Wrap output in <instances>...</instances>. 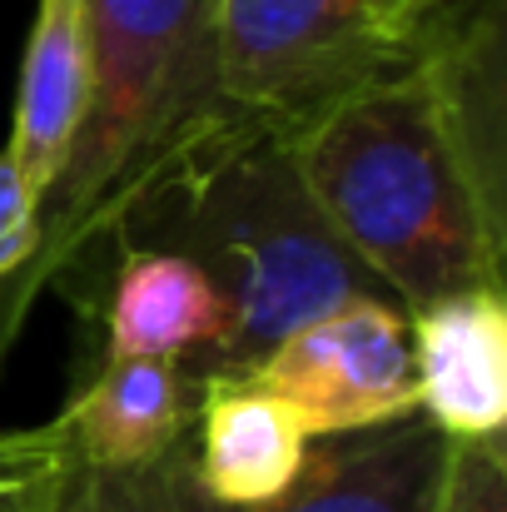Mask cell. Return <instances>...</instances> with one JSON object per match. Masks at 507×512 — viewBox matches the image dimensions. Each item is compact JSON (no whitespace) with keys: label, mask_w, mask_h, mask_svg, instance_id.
<instances>
[{"label":"cell","mask_w":507,"mask_h":512,"mask_svg":"<svg viewBox=\"0 0 507 512\" xmlns=\"http://www.w3.org/2000/svg\"><path fill=\"white\" fill-rule=\"evenodd\" d=\"M90 95L35 199V244L0 284V363L35 299L105 269V244L155 209L249 115L214 60V0H85Z\"/></svg>","instance_id":"1"},{"label":"cell","mask_w":507,"mask_h":512,"mask_svg":"<svg viewBox=\"0 0 507 512\" xmlns=\"http://www.w3.org/2000/svg\"><path fill=\"white\" fill-rule=\"evenodd\" d=\"M55 512H234L214 503L194 473V438L140 468H85L75 463Z\"/></svg>","instance_id":"13"},{"label":"cell","mask_w":507,"mask_h":512,"mask_svg":"<svg viewBox=\"0 0 507 512\" xmlns=\"http://www.w3.org/2000/svg\"><path fill=\"white\" fill-rule=\"evenodd\" d=\"M229 334V309L204 269L160 244H125L105 289V363L179 358L194 383Z\"/></svg>","instance_id":"10"},{"label":"cell","mask_w":507,"mask_h":512,"mask_svg":"<svg viewBox=\"0 0 507 512\" xmlns=\"http://www.w3.org/2000/svg\"><path fill=\"white\" fill-rule=\"evenodd\" d=\"M85 95H90L85 0H40L20 60L15 125L5 145V160L15 165L35 199L50 184L60 155L70 150V135L85 115Z\"/></svg>","instance_id":"12"},{"label":"cell","mask_w":507,"mask_h":512,"mask_svg":"<svg viewBox=\"0 0 507 512\" xmlns=\"http://www.w3.org/2000/svg\"><path fill=\"white\" fill-rule=\"evenodd\" d=\"M199 383L179 358H110L60 408V433L85 468H140L189 438Z\"/></svg>","instance_id":"9"},{"label":"cell","mask_w":507,"mask_h":512,"mask_svg":"<svg viewBox=\"0 0 507 512\" xmlns=\"http://www.w3.org/2000/svg\"><path fill=\"white\" fill-rule=\"evenodd\" d=\"M194 423V473L214 503L234 512L264 508L289 493L309 458V433L299 428V418L254 378L199 383Z\"/></svg>","instance_id":"11"},{"label":"cell","mask_w":507,"mask_h":512,"mask_svg":"<svg viewBox=\"0 0 507 512\" xmlns=\"http://www.w3.org/2000/svg\"><path fill=\"white\" fill-rule=\"evenodd\" d=\"M140 234L194 259L229 309L224 348L199 383L254 373L279 339L348 299H388L304 189L289 130L264 115L229 130L120 244Z\"/></svg>","instance_id":"3"},{"label":"cell","mask_w":507,"mask_h":512,"mask_svg":"<svg viewBox=\"0 0 507 512\" xmlns=\"http://www.w3.org/2000/svg\"><path fill=\"white\" fill-rule=\"evenodd\" d=\"M443 0H214L229 105L294 125L423 60Z\"/></svg>","instance_id":"4"},{"label":"cell","mask_w":507,"mask_h":512,"mask_svg":"<svg viewBox=\"0 0 507 512\" xmlns=\"http://www.w3.org/2000/svg\"><path fill=\"white\" fill-rule=\"evenodd\" d=\"M75 453L60 423L0 428V512H55Z\"/></svg>","instance_id":"14"},{"label":"cell","mask_w":507,"mask_h":512,"mask_svg":"<svg viewBox=\"0 0 507 512\" xmlns=\"http://www.w3.org/2000/svg\"><path fill=\"white\" fill-rule=\"evenodd\" d=\"M413 70H423L483 209L507 229V0H443Z\"/></svg>","instance_id":"6"},{"label":"cell","mask_w":507,"mask_h":512,"mask_svg":"<svg viewBox=\"0 0 507 512\" xmlns=\"http://www.w3.org/2000/svg\"><path fill=\"white\" fill-rule=\"evenodd\" d=\"M418 413L453 443H488L507 428V299L463 289L408 314Z\"/></svg>","instance_id":"7"},{"label":"cell","mask_w":507,"mask_h":512,"mask_svg":"<svg viewBox=\"0 0 507 512\" xmlns=\"http://www.w3.org/2000/svg\"><path fill=\"white\" fill-rule=\"evenodd\" d=\"M309 438L383 428L418 413L408 314L388 299H348L279 339L254 373Z\"/></svg>","instance_id":"5"},{"label":"cell","mask_w":507,"mask_h":512,"mask_svg":"<svg viewBox=\"0 0 507 512\" xmlns=\"http://www.w3.org/2000/svg\"><path fill=\"white\" fill-rule=\"evenodd\" d=\"M30 244H35V194L0 150V284L20 269Z\"/></svg>","instance_id":"16"},{"label":"cell","mask_w":507,"mask_h":512,"mask_svg":"<svg viewBox=\"0 0 507 512\" xmlns=\"http://www.w3.org/2000/svg\"><path fill=\"white\" fill-rule=\"evenodd\" d=\"M304 189L403 314L507 284V229L483 209L423 70L284 125Z\"/></svg>","instance_id":"2"},{"label":"cell","mask_w":507,"mask_h":512,"mask_svg":"<svg viewBox=\"0 0 507 512\" xmlns=\"http://www.w3.org/2000/svg\"><path fill=\"white\" fill-rule=\"evenodd\" d=\"M438 512H507V443H453L443 468Z\"/></svg>","instance_id":"15"},{"label":"cell","mask_w":507,"mask_h":512,"mask_svg":"<svg viewBox=\"0 0 507 512\" xmlns=\"http://www.w3.org/2000/svg\"><path fill=\"white\" fill-rule=\"evenodd\" d=\"M448 438L408 413L383 428L309 438V458L289 493L249 512H438Z\"/></svg>","instance_id":"8"}]
</instances>
